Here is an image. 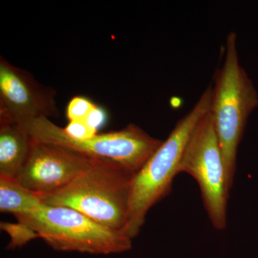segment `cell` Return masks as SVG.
<instances>
[{
	"mask_svg": "<svg viewBox=\"0 0 258 258\" xmlns=\"http://www.w3.org/2000/svg\"><path fill=\"white\" fill-rule=\"evenodd\" d=\"M196 180L210 222L216 230L227 227L229 189L213 117L209 111L194 129L181 158L179 173Z\"/></svg>",
	"mask_w": 258,
	"mask_h": 258,
	"instance_id": "cell-6",
	"label": "cell"
},
{
	"mask_svg": "<svg viewBox=\"0 0 258 258\" xmlns=\"http://www.w3.org/2000/svg\"><path fill=\"white\" fill-rule=\"evenodd\" d=\"M42 203L38 195L25 189L16 179L0 176V212L14 216L25 215Z\"/></svg>",
	"mask_w": 258,
	"mask_h": 258,
	"instance_id": "cell-10",
	"label": "cell"
},
{
	"mask_svg": "<svg viewBox=\"0 0 258 258\" xmlns=\"http://www.w3.org/2000/svg\"><path fill=\"white\" fill-rule=\"evenodd\" d=\"M1 230L5 231L10 237V242L8 245V249H14L23 247L30 241L40 238V236L33 229L23 222L17 223L1 222Z\"/></svg>",
	"mask_w": 258,
	"mask_h": 258,
	"instance_id": "cell-11",
	"label": "cell"
},
{
	"mask_svg": "<svg viewBox=\"0 0 258 258\" xmlns=\"http://www.w3.org/2000/svg\"><path fill=\"white\" fill-rule=\"evenodd\" d=\"M94 160L32 139L28 157L16 179L25 189L44 196L67 186Z\"/></svg>",
	"mask_w": 258,
	"mask_h": 258,
	"instance_id": "cell-7",
	"label": "cell"
},
{
	"mask_svg": "<svg viewBox=\"0 0 258 258\" xmlns=\"http://www.w3.org/2000/svg\"><path fill=\"white\" fill-rule=\"evenodd\" d=\"M70 137L77 139H87L94 137L97 131L86 123L83 121H70L67 126L64 128Z\"/></svg>",
	"mask_w": 258,
	"mask_h": 258,
	"instance_id": "cell-13",
	"label": "cell"
},
{
	"mask_svg": "<svg viewBox=\"0 0 258 258\" xmlns=\"http://www.w3.org/2000/svg\"><path fill=\"white\" fill-rule=\"evenodd\" d=\"M15 217L55 250L111 254L132 248V239L124 232L99 225L74 209L42 203L33 212Z\"/></svg>",
	"mask_w": 258,
	"mask_h": 258,
	"instance_id": "cell-5",
	"label": "cell"
},
{
	"mask_svg": "<svg viewBox=\"0 0 258 258\" xmlns=\"http://www.w3.org/2000/svg\"><path fill=\"white\" fill-rule=\"evenodd\" d=\"M96 106V104L86 97H74L66 108V116L69 122L86 120Z\"/></svg>",
	"mask_w": 258,
	"mask_h": 258,
	"instance_id": "cell-12",
	"label": "cell"
},
{
	"mask_svg": "<svg viewBox=\"0 0 258 258\" xmlns=\"http://www.w3.org/2000/svg\"><path fill=\"white\" fill-rule=\"evenodd\" d=\"M55 90L37 81L28 71L0 57V115L16 122L57 116Z\"/></svg>",
	"mask_w": 258,
	"mask_h": 258,
	"instance_id": "cell-8",
	"label": "cell"
},
{
	"mask_svg": "<svg viewBox=\"0 0 258 258\" xmlns=\"http://www.w3.org/2000/svg\"><path fill=\"white\" fill-rule=\"evenodd\" d=\"M106 111L101 107L96 106L85 121L98 132V129L106 123Z\"/></svg>",
	"mask_w": 258,
	"mask_h": 258,
	"instance_id": "cell-14",
	"label": "cell"
},
{
	"mask_svg": "<svg viewBox=\"0 0 258 258\" xmlns=\"http://www.w3.org/2000/svg\"><path fill=\"white\" fill-rule=\"evenodd\" d=\"M213 87L210 86L199 101L176 123L168 138L134 174L129 190L128 220L124 230L131 239L137 237L151 208L171 189L185 148L200 119L211 110Z\"/></svg>",
	"mask_w": 258,
	"mask_h": 258,
	"instance_id": "cell-1",
	"label": "cell"
},
{
	"mask_svg": "<svg viewBox=\"0 0 258 258\" xmlns=\"http://www.w3.org/2000/svg\"><path fill=\"white\" fill-rule=\"evenodd\" d=\"M236 40L237 35L231 32L226 40L223 66L215 78L210 110L230 189L233 186L237 149L247 118L258 106L257 91L239 62Z\"/></svg>",
	"mask_w": 258,
	"mask_h": 258,
	"instance_id": "cell-3",
	"label": "cell"
},
{
	"mask_svg": "<svg viewBox=\"0 0 258 258\" xmlns=\"http://www.w3.org/2000/svg\"><path fill=\"white\" fill-rule=\"evenodd\" d=\"M31 142L23 125L0 115V176L17 179L28 157Z\"/></svg>",
	"mask_w": 258,
	"mask_h": 258,
	"instance_id": "cell-9",
	"label": "cell"
},
{
	"mask_svg": "<svg viewBox=\"0 0 258 258\" xmlns=\"http://www.w3.org/2000/svg\"><path fill=\"white\" fill-rule=\"evenodd\" d=\"M18 123L34 140L63 148L95 160L114 163L133 174L140 170L163 142L132 123L117 132L77 139L70 137L63 128L45 117Z\"/></svg>",
	"mask_w": 258,
	"mask_h": 258,
	"instance_id": "cell-4",
	"label": "cell"
},
{
	"mask_svg": "<svg viewBox=\"0 0 258 258\" xmlns=\"http://www.w3.org/2000/svg\"><path fill=\"white\" fill-rule=\"evenodd\" d=\"M133 176L114 163L94 160L67 186L39 197L45 205L74 209L99 225L124 232Z\"/></svg>",
	"mask_w": 258,
	"mask_h": 258,
	"instance_id": "cell-2",
	"label": "cell"
}]
</instances>
